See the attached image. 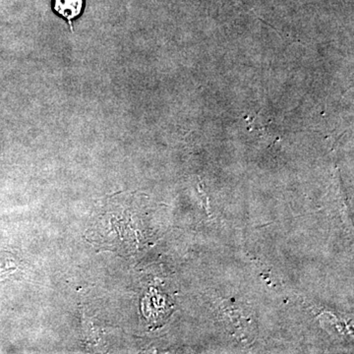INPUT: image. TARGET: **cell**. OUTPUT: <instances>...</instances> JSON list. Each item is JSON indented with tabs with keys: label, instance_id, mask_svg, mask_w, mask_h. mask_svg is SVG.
<instances>
[{
	"label": "cell",
	"instance_id": "1",
	"mask_svg": "<svg viewBox=\"0 0 354 354\" xmlns=\"http://www.w3.org/2000/svg\"><path fill=\"white\" fill-rule=\"evenodd\" d=\"M84 0H53V8L72 26V21L82 13Z\"/></svg>",
	"mask_w": 354,
	"mask_h": 354
},
{
	"label": "cell",
	"instance_id": "2",
	"mask_svg": "<svg viewBox=\"0 0 354 354\" xmlns=\"http://www.w3.org/2000/svg\"><path fill=\"white\" fill-rule=\"evenodd\" d=\"M17 269V262L11 254L0 253V281L8 278Z\"/></svg>",
	"mask_w": 354,
	"mask_h": 354
}]
</instances>
